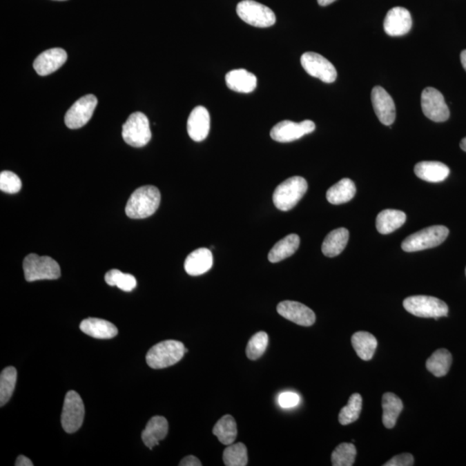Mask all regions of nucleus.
Masks as SVG:
<instances>
[{
	"instance_id": "1",
	"label": "nucleus",
	"mask_w": 466,
	"mask_h": 466,
	"mask_svg": "<svg viewBox=\"0 0 466 466\" xmlns=\"http://www.w3.org/2000/svg\"><path fill=\"white\" fill-rule=\"evenodd\" d=\"M161 202V193L154 186H144L135 190L126 204V213L130 219H145L153 215Z\"/></svg>"
},
{
	"instance_id": "2",
	"label": "nucleus",
	"mask_w": 466,
	"mask_h": 466,
	"mask_svg": "<svg viewBox=\"0 0 466 466\" xmlns=\"http://www.w3.org/2000/svg\"><path fill=\"white\" fill-rule=\"evenodd\" d=\"M309 185L300 176H293L278 185L273 193V202L276 208L288 212L295 207L305 195Z\"/></svg>"
},
{
	"instance_id": "3",
	"label": "nucleus",
	"mask_w": 466,
	"mask_h": 466,
	"mask_svg": "<svg viewBox=\"0 0 466 466\" xmlns=\"http://www.w3.org/2000/svg\"><path fill=\"white\" fill-rule=\"evenodd\" d=\"M185 349L184 344L177 340L160 342L148 351L147 365L152 369H159L177 364L186 353Z\"/></svg>"
},
{
	"instance_id": "4",
	"label": "nucleus",
	"mask_w": 466,
	"mask_h": 466,
	"mask_svg": "<svg viewBox=\"0 0 466 466\" xmlns=\"http://www.w3.org/2000/svg\"><path fill=\"white\" fill-rule=\"evenodd\" d=\"M23 268L27 282L57 280L61 276V269L57 262L46 255L40 257L34 253L28 255L24 258Z\"/></svg>"
},
{
	"instance_id": "5",
	"label": "nucleus",
	"mask_w": 466,
	"mask_h": 466,
	"mask_svg": "<svg viewBox=\"0 0 466 466\" xmlns=\"http://www.w3.org/2000/svg\"><path fill=\"white\" fill-rule=\"evenodd\" d=\"M448 235L447 227L429 226L405 238L402 243V248L406 252H416L437 247L447 240Z\"/></svg>"
},
{
	"instance_id": "6",
	"label": "nucleus",
	"mask_w": 466,
	"mask_h": 466,
	"mask_svg": "<svg viewBox=\"0 0 466 466\" xmlns=\"http://www.w3.org/2000/svg\"><path fill=\"white\" fill-rule=\"evenodd\" d=\"M403 307L407 312L420 318H438L448 315V306L443 300L436 297L414 295L407 297L403 302Z\"/></svg>"
},
{
	"instance_id": "7",
	"label": "nucleus",
	"mask_w": 466,
	"mask_h": 466,
	"mask_svg": "<svg viewBox=\"0 0 466 466\" xmlns=\"http://www.w3.org/2000/svg\"><path fill=\"white\" fill-rule=\"evenodd\" d=\"M122 136L124 142L130 146H145L151 139L150 121L145 114H131L123 126Z\"/></svg>"
},
{
	"instance_id": "8",
	"label": "nucleus",
	"mask_w": 466,
	"mask_h": 466,
	"mask_svg": "<svg viewBox=\"0 0 466 466\" xmlns=\"http://www.w3.org/2000/svg\"><path fill=\"white\" fill-rule=\"evenodd\" d=\"M237 13L244 22L258 28H267L275 23V15L273 10L253 0H244L238 3Z\"/></svg>"
},
{
	"instance_id": "9",
	"label": "nucleus",
	"mask_w": 466,
	"mask_h": 466,
	"mask_svg": "<svg viewBox=\"0 0 466 466\" xmlns=\"http://www.w3.org/2000/svg\"><path fill=\"white\" fill-rule=\"evenodd\" d=\"M85 417V407L81 397L71 390L65 396L62 409L61 426L66 433L74 434L81 427Z\"/></svg>"
},
{
	"instance_id": "10",
	"label": "nucleus",
	"mask_w": 466,
	"mask_h": 466,
	"mask_svg": "<svg viewBox=\"0 0 466 466\" xmlns=\"http://www.w3.org/2000/svg\"><path fill=\"white\" fill-rule=\"evenodd\" d=\"M300 64L305 71L313 77L326 83H333L337 79L334 66L322 55L314 52H306L300 57Z\"/></svg>"
},
{
	"instance_id": "11",
	"label": "nucleus",
	"mask_w": 466,
	"mask_h": 466,
	"mask_svg": "<svg viewBox=\"0 0 466 466\" xmlns=\"http://www.w3.org/2000/svg\"><path fill=\"white\" fill-rule=\"evenodd\" d=\"M314 130L315 124L311 120H304L300 123L283 120L272 128L271 137L273 140L279 143H290L300 139L305 135L312 133Z\"/></svg>"
},
{
	"instance_id": "12",
	"label": "nucleus",
	"mask_w": 466,
	"mask_h": 466,
	"mask_svg": "<svg viewBox=\"0 0 466 466\" xmlns=\"http://www.w3.org/2000/svg\"><path fill=\"white\" fill-rule=\"evenodd\" d=\"M421 107L424 115L434 122H445L450 117V110L444 96L434 88H427L421 95Z\"/></svg>"
},
{
	"instance_id": "13",
	"label": "nucleus",
	"mask_w": 466,
	"mask_h": 466,
	"mask_svg": "<svg viewBox=\"0 0 466 466\" xmlns=\"http://www.w3.org/2000/svg\"><path fill=\"white\" fill-rule=\"evenodd\" d=\"M98 99L93 95L79 99L65 115V124L69 129H79L84 126L93 116Z\"/></svg>"
},
{
	"instance_id": "14",
	"label": "nucleus",
	"mask_w": 466,
	"mask_h": 466,
	"mask_svg": "<svg viewBox=\"0 0 466 466\" xmlns=\"http://www.w3.org/2000/svg\"><path fill=\"white\" fill-rule=\"evenodd\" d=\"M280 315L286 320L302 327H311L315 322L316 316L312 309L302 303L284 300L278 306Z\"/></svg>"
},
{
	"instance_id": "15",
	"label": "nucleus",
	"mask_w": 466,
	"mask_h": 466,
	"mask_svg": "<svg viewBox=\"0 0 466 466\" xmlns=\"http://www.w3.org/2000/svg\"><path fill=\"white\" fill-rule=\"evenodd\" d=\"M371 102L376 117L385 126H391L396 119V106L391 96L382 86L372 89Z\"/></svg>"
},
{
	"instance_id": "16",
	"label": "nucleus",
	"mask_w": 466,
	"mask_h": 466,
	"mask_svg": "<svg viewBox=\"0 0 466 466\" xmlns=\"http://www.w3.org/2000/svg\"><path fill=\"white\" fill-rule=\"evenodd\" d=\"M412 23V17L409 10L403 7H395L387 13L383 27L389 36L400 37L409 32Z\"/></svg>"
},
{
	"instance_id": "17",
	"label": "nucleus",
	"mask_w": 466,
	"mask_h": 466,
	"mask_svg": "<svg viewBox=\"0 0 466 466\" xmlns=\"http://www.w3.org/2000/svg\"><path fill=\"white\" fill-rule=\"evenodd\" d=\"M67 52L60 48H50L38 55L33 67L38 75L45 76L52 74L67 61Z\"/></svg>"
},
{
	"instance_id": "18",
	"label": "nucleus",
	"mask_w": 466,
	"mask_h": 466,
	"mask_svg": "<svg viewBox=\"0 0 466 466\" xmlns=\"http://www.w3.org/2000/svg\"><path fill=\"white\" fill-rule=\"evenodd\" d=\"M210 114L206 107L196 106L188 119V133L193 141L202 142L208 136Z\"/></svg>"
},
{
	"instance_id": "19",
	"label": "nucleus",
	"mask_w": 466,
	"mask_h": 466,
	"mask_svg": "<svg viewBox=\"0 0 466 466\" xmlns=\"http://www.w3.org/2000/svg\"><path fill=\"white\" fill-rule=\"evenodd\" d=\"M213 264L212 251L206 248H200L188 255L186 258L184 268L188 275L197 276L209 271Z\"/></svg>"
},
{
	"instance_id": "20",
	"label": "nucleus",
	"mask_w": 466,
	"mask_h": 466,
	"mask_svg": "<svg viewBox=\"0 0 466 466\" xmlns=\"http://www.w3.org/2000/svg\"><path fill=\"white\" fill-rule=\"evenodd\" d=\"M79 329L88 336L99 340H109L116 337L119 331L115 324L97 318H88L82 320Z\"/></svg>"
},
{
	"instance_id": "21",
	"label": "nucleus",
	"mask_w": 466,
	"mask_h": 466,
	"mask_svg": "<svg viewBox=\"0 0 466 466\" xmlns=\"http://www.w3.org/2000/svg\"><path fill=\"white\" fill-rule=\"evenodd\" d=\"M417 177L428 182H441L450 175V168L443 162L425 161L418 162L414 167Z\"/></svg>"
},
{
	"instance_id": "22",
	"label": "nucleus",
	"mask_w": 466,
	"mask_h": 466,
	"mask_svg": "<svg viewBox=\"0 0 466 466\" xmlns=\"http://www.w3.org/2000/svg\"><path fill=\"white\" fill-rule=\"evenodd\" d=\"M168 423L166 418L162 416L152 417L142 431V440L147 447L152 448L159 445V442L167 436Z\"/></svg>"
},
{
	"instance_id": "23",
	"label": "nucleus",
	"mask_w": 466,
	"mask_h": 466,
	"mask_svg": "<svg viewBox=\"0 0 466 466\" xmlns=\"http://www.w3.org/2000/svg\"><path fill=\"white\" fill-rule=\"evenodd\" d=\"M226 82L228 88L234 92L249 93L257 88L258 79L245 69H234L227 72Z\"/></svg>"
},
{
	"instance_id": "24",
	"label": "nucleus",
	"mask_w": 466,
	"mask_h": 466,
	"mask_svg": "<svg viewBox=\"0 0 466 466\" xmlns=\"http://www.w3.org/2000/svg\"><path fill=\"white\" fill-rule=\"evenodd\" d=\"M407 216L402 211L386 209L376 217V229L381 234H389L399 229L406 222Z\"/></svg>"
},
{
	"instance_id": "25",
	"label": "nucleus",
	"mask_w": 466,
	"mask_h": 466,
	"mask_svg": "<svg viewBox=\"0 0 466 466\" xmlns=\"http://www.w3.org/2000/svg\"><path fill=\"white\" fill-rule=\"evenodd\" d=\"M300 246V237L297 234H290L276 243L269 251V261L275 262H281L291 257Z\"/></svg>"
},
{
	"instance_id": "26",
	"label": "nucleus",
	"mask_w": 466,
	"mask_h": 466,
	"mask_svg": "<svg viewBox=\"0 0 466 466\" xmlns=\"http://www.w3.org/2000/svg\"><path fill=\"white\" fill-rule=\"evenodd\" d=\"M351 344L356 353L365 361L371 360L378 347V340L374 335L367 331H358L352 335Z\"/></svg>"
},
{
	"instance_id": "27",
	"label": "nucleus",
	"mask_w": 466,
	"mask_h": 466,
	"mask_svg": "<svg viewBox=\"0 0 466 466\" xmlns=\"http://www.w3.org/2000/svg\"><path fill=\"white\" fill-rule=\"evenodd\" d=\"M349 240V231L345 228H338L328 233L322 244L323 254L328 258H334L344 250Z\"/></svg>"
},
{
	"instance_id": "28",
	"label": "nucleus",
	"mask_w": 466,
	"mask_h": 466,
	"mask_svg": "<svg viewBox=\"0 0 466 466\" xmlns=\"http://www.w3.org/2000/svg\"><path fill=\"white\" fill-rule=\"evenodd\" d=\"M356 192L355 183L351 179L344 178L327 190V199L333 205H340L353 199Z\"/></svg>"
},
{
	"instance_id": "29",
	"label": "nucleus",
	"mask_w": 466,
	"mask_h": 466,
	"mask_svg": "<svg viewBox=\"0 0 466 466\" xmlns=\"http://www.w3.org/2000/svg\"><path fill=\"white\" fill-rule=\"evenodd\" d=\"M382 423L387 428L396 426L397 418L403 409L402 400L393 393H385L382 396Z\"/></svg>"
},
{
	"instance_id": "30",
	"label": "nucleus",
	"mask_w": 466,
	"mask_h": 466,
	"mask_svg": "<svg viewBox=\"0 0 466 466\" xmlns=\"http://www.w3.org/2000/svg\"><path fill=\"white\" fill-rule=\"evenodd\" d=\"M213 434L223 445L233 444L237 435L236 420L233 416L226 414L217 420L213 427Z\"/></svg>"
},
{
	"instance_id": "31",
	"label": "nucleus",
	"mask_w": 466,
	"mask_h": 466,
	"mask_svg": "<svg viewBox=\"0 0 466 466\" xmlns=\"http://www.w3.org/2000/svg\"><path fill=\"white\" fill-rule=\"evenodd\" d=\"M452 361L450 351L445 349H440L434 351L431 357L427 359L426 362L427 369L431 374L441 378L447 374L450 369Z\"/></svg>"
},
{
	"instance_id": "32",
	"label": "nucleus",
	"mask_w": 466,
	"mask_h": 466,
	"mask_svg": "<svg viewBox=\"0 0 466 466\" xmlns=\"http://www.w3.org/2000/svg\"><path fill=\"white\" fill-rule=\"evenodd\" d=\"M17 369L12 366L3 369L0 375V406L6 405L12 396L17 382Z\"/></svg>"
},
{
	"instance_id": "33",
	"label": "nucleus",
	"mask_w": 466,
	"mask_h": 466,
	"mask_svg": "<svg viewBox=\"0 0 466 466\" xmlns=\"http://www.w3.org/2000/svg\"><path fill=\"white\" fill-rule=\"evenodd\" d=\"M224 464L226 466H245L248 464L247 448L243 443L231 444L223 452Z\"/></svg>"
},
{
	"instance_id": "34",
	"label": "nucleus",
	"mask_w": 466,
	"mask_h": 466,
	"mask_svg": "<svg viewBox=\"0 0 466 466\" xmlns=\"http://www.w3.org/2000/svg\"><path fill=\"white\" fill-rule=\"evenodd\" d=\"M362 402V396L359 394L356 393L351 395L349 398L347 405L341 409L340 416H338L340 423L345 426L357 420L360 416Z\"/></svg>"
},
{
	"instance_id": "35",
	"label": "nucleus",
	"mask_w": 466,
	"mask_h": 466,
	"mask_svg": "<svg viewBox=\"0 0 466 466\" xmlns=\"http://www.w3.org/2000/svg\"><path fill=\"white\" fill-rule=\"evenodd\" d=\"M357 456V449L351 443L338 445L331 454V465L333 466H351Z\"/></svg>"
},
{
	"instance_id": "36",
	"label": "nucleus",
	"mask_w": 466,
	"mask_h": 466,
	"mask_svg": "<svg viewBox=\"0 0 466 466\" xmlns=\"http://www.w3.org/2000/svg\"><path fill=\"white\" fill-rule=\"evenodd\" d=\"M106 282L110 286H117L123 291L130 292L137 287V280L130 274H124L119 269H112L106 273Z\"/></svg>"
},
{
	"instance_id": "37",
	"label": "nucleus",
	"mask_w": 466,
	"mask_h": 466,
	"mask_svg": "<svg viewBox=\"0 0 466 466\" xmlns=\"http://www.w3.org/2000/svg\"><path fill=\"white\" fill-rule=\"evenodd\" d=\"M269 344V336L265 331H258L249 340L246 356L251 360H257L264 355Z\"/></svg>"
},
{
	"instance_id": "38",
	"label": "nucleus",
	"mask_w": 466,
	"mask_h": 466,
	"mask_svg": "<svg viewBox=\"0 0 466 466\" xmlns=\"http://www.w3.org/2000/svg\"><path fill=\"white\" fill-rule=\"evenodd\" d=\"M22 188V182L12 171H2L0 174V189L7 193H17Z\"/></svg>"
},
{
	"instance_id": "39",
	"label": "nucleus",
	"mask_w": 466,
	"mask_h": 466,
	"mask_svg": "<svg viewBox=\"0 0 466 466\" xmlns=\"http://www.w3.org/2000/svg\"><path fill=\"white\" fill-rule=\"evenodd\" d=\"M300 400L298 394L295 392H283L278 397V403L282 409H291V407L298 405Z\"/></svg>"
},
{
	"instance_id": "40",
	"label": "nucleus",
	"mask_w": 466,
	"mask_h": 466,
	"mask_svg": "<svg viewBox=\"0 0 466 466\" xmlns=\"http://www.w3.org/2000/svg\"><path fill=\"white\" fill-rule=\"evenodd\" d=\"M414 458L412 454H402L395 456L388 462H386L385 466H411L414 465Z\"/></svg>"
},
{
	"instance_id": "41",
	"label": "nucleus",
	"mask_w": 466,
	"mask_h": 466,
	"mask_svg": "<svg viewBox=\"0 0 466 466\" xmlns=\"http://www.w3.org/2000/svg\"><path fill=\"white\" fill-rule=\"evenodd\" d=\"M179 466H202V462L200 461V459L195 457V456L189 455L186 456L184 458L182 459L179 464Z\"/></svg>"
},
{
	"instance_id": "42",
	"label": "nucleus",
	"mask_w": 466,
	"mask_h": 466,
	"mask_svg": "<svg viewBox=\"0 0 466 466\" xmlns=\"http://www.w3.org/2000/svg\"><path fill=\"white\" fill-rule=\"evenodd\" d=\"M16 466H33L32 461L30 458L26 457V456L20 455L19 458H17Z\"/></svg>"
},
{
	"instance_id": "43",
	"label": "nucleus",
	"mask_w": 466,
	"mask_h": 466,
	"mask_svg": "<svg viewBox=\"0 0 466 466\" xmlns=\"http://www.w3.org/2000/svg\"><path fill=\"white\" fill-rule=\"evenodd\" d=\"M334 1H336V0H318V3H319V5L321 6H329Z\"/></svg>"
},
{
	"instance_id": "44",
	"label": "nucleus",
	"mask_w": 466,
	"mask_h": 466,
	"mask_svg": "<svg viewBox=\"0 0 466 466\" xmlns=\"http://www.w3.org/2000/svg\"><path fill=\"white\" fill-rule=\"evenodd\" d=\"M460 60L463 67H464L465 70L466 71V50L461 52Z\"/></svg>"
},
{
	"instance_id": "45",
	"label": "nucleus",
	"mask_w": 466,
	"mask_h": 466,
	"mask_svg": "<svg viewBox=\"0 0 466 466\" xmlns=\"http://www.w3.org/2000/svg\"><path fill=\"white\" fill-rule=\"evenodd\" d=\"M460 148L463 151L466 152V137L460 142Z\"/></svg>"
},
{
	"instance_id": "46",
	"label": "nucleus",
	"mask_w": 466,
	"mask_h": 466,
	"mask_svg": "<svg viewBox=\"0 0 466 466\" xmlns=\"http://www.w3.org/2000/svg\"><path fill=\"white\" fill-rule=\"evenodd\" d=\"M55 1H65V0H55Z\"/></svg>"
},
{
	"instance_id": "47",
	"label": "nucleus",
	"mask_w": 466,
	"mask_h": 466,
	"mask_svg": "<svg viewBox=\"0 0 466 466\" xmlns=\"http://www.w3.org/2000/svg\"><path fill=\"white\" fill-rule=\"evenodd\" d=\"M465 275H466V269H465Z\"/></svg>"
}]
</instances>
